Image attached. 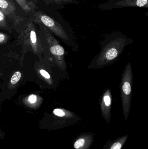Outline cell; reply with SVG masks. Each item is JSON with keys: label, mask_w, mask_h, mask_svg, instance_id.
<instances>
[{"label": "cell", "mask_w": 148, "mask_h": 149, "mask_svg": "<svg viewBox=\"0 0 148 149\" xmlns=\"http://www.w3.org/2000/svg\"><path fill=\"white\" fill-rule=\"evenodd\" d=\"M132 38L115 32L110 35L101 43L100 52L94 57L88 68L98 70L116 62L128 45L133 43Z\"/></svg>", "instance_id": "cell-1"}, {"label": "cell", "mask_w": 148, "mask_h": 149, "mask_svg": "<svg viewBox=\"0 0 148 149\" xmlns=\"http://www.w3.org/2000/svg\"><path fill=\"white\" fill-rule=\"evenodd\" d=\"M34 22L45 27L70 47H74L73 30L60 14L55 13L50 15L38 11L34 15Z\"/></svg>", "instance_id": "cell-2"}, {"label": "cell", "mask_w": 148, "mask_h": 149, "mask_svg": "<svg viewBox=\"0 0 148 149\" xmlns=\"http://www.w3.org/2000/svg\"><path fill=\"white\" fill-rule=\"evenodd\" d=\"M38 24L43 33V39L40 37L43 48V54H46L51 63L58 67L61 71H65L67 66L64 48L51 32L42 25Z\"/></svg>", "instance_id": "cell-3"}, {"label": "cell", "mask_w": 148, "mask_h": 149, "mask_svg": "<svg viewBox=\"0 0 148 149\" xmlns=\"http://www.w3.org/2000/svg\"><path fill=\"white\" fill-rule=\"evenodd\" d=\"M32 22H29L25 29L19 36L20 40L24 49L32 52L38 57L43 54V48L40 35Z\"/></svg>", "instance_id": "cell-4"}, {"label": "cell", "mask_w": 148, "mask_h": 149, "mask_svg": "<svg viewBox=\"0 0 148 149\" xmlns=\"http://www.w3.org/2000/svg\"><path fill=\"white\" fill-rule=\"evenodd\" d=\"M133 81V70L130 63H128L122 74L120 84V96L123 113L127 116L131 106L132 100V85Z\"/></svg>", "instance_id": "cell-5"}, {"label": "cell", "mask_w": 148, "mask_h": 149, "mask_svg": "<svg viewBox=\"0 0 148 149\" xmlns=\"http://www.w3.org/2000/svg\"><path fill=\"white\" fill-rule=\"evenodd\" d=\"M125 7L148 8V0H114L107 1L101 4L99 8L101 10H111L114 9Z\"/></svg>", "instance_id": "cell-6"}, {"label": "cell", "mask_w": 148, "mask_h": 149, "mask_svg": "<svg viewBox=\"0 0 148 149\" xmlns=\"http://www.w3.org/2000/svg\"><path fill=\"white\" fill-rule=\"evenodd\" d=\"M0 9L6 16L14 20L15 23H18L23 19L17 15L16 8L12 0H0Z\"/></svg>", "instance_id": "cell-7"}, {"label": "cell", "mask_w": 148, "mask_h": 149, "mask_svg": "<svg viewBox=\"0 0 148 149\" xmlns=\"http://www.w3.org/2000/svg\"><path fill=\"white\" fill-rule=\"evenodd\" d=\"M112 97L111 90L107 89L103 95L101 102V108L105 116H107L110 113L112 104Z\"/></svg>", "instance_id": "cell-8"}, {"label": "cell", "mask_w": 148, "mask_h": 149, "mask_svg": "<svg viewBox=\"0 0 148 149\" xmlns=\"http://www.w3.org/2000/svg\"><path fill=\"white\" fill-rule=\"evenodd\" d=\"M48 5H51L56 9H62L65 5L68 4H75L79 5L78 0H42Z\"/></svg>", "instance_id": "cell-9"}, {"label": "cell", "mask_w": 148, "mask_h": 149, "mask_svg": "<svg viewBox=\"0 0 148 149\" xmlns=\"http://www.w3.org/2000/svg\"><path fill=\"white\" fill-rule=\"evenodd\" d=\"M42 101V98L41 96L33 94L25 97L23 100V102L28 107L35 108L41 104Z\"/></svg>", "instance_id": "cell-10"}, {"label": "cell", "mask_w": 148, "mask_h": 149, "mask_svg": "<svg viewBox=\"0 0 148 149\" xmlns=\"http://www.w3.org/2000/svg\"><path fill=\"white\" fill-rule=\"evenodd\" d=\"M36 73L48 85L52 86L53 85V80L50 73L44 69L41 68L36 69Z\"/></svg>", "instance_id": "cell-11"}, {"label": "cell", "mask_w": 148, "mask_h": 149, "mask_svg": "<svg viewBox=\"0 0 148 149\" xmlns=\"http://www.w3.org/2000/svg\"><path fill=\"white\" fill-rule=\"evenodd\" d=\"M21 77L22 73L21 72L17 71L14 72L8 84L9 88L10 89L15 88L21 79Z\"/></svg>", "instance_id": "cell-12"}, {"label": "cell", "mask_w": 148, "mask_h": 149, "mask_svg": "<svg viewBox=\"0 0 148 149\" xmlns=\"http://www.w3.org/2000/svg\"><path fill=\"white\" fill-rule=\"evenodd\" d=\"M15 1L23 11L27 13H29L31 11L30 5L27 0H15Z\"/></svg>", "instance_id": "cell-13"}, {"label": "cell", "mask_w": 148, "mask_h": 149, "mask_svg": "<svg viewBox=\"0 0 148 149\" xmlns=\"http://www.w3.org/2000/svg\"><path fill=\"white\" fill-rule=\"evenodd\" d=\"M6 17L4 13L0 9V29L10 31V28L6 22Z\"/></svg>", "instance_id": "cell-14"}, {"label": "cell", "mask_w": 148, "mask_h": 149, "mask_svg": "<svg viewBox=\"0 0 148 149\" xmlns=\"http://www.w3.org/2000/svg\"><path fill=\"white\" fill-rule=\"evenodd\" d=\"M66 110L62 109L57 108L54 109L53 113L58 117H63L66 115Z\"/></svg>", "instance_id": "cell-15"}, {"label": "cell", "mask_w": 148, "mask_h": 149, "mask_svg": "<svg viewBox=\"0 0 148 149\" xmlns=\"http://www.w3.org/2000/svg\"><path fill=\"white\" fill-rule=\"evenodd\" d=\"M9 38V36L8 34L0 32V45L6 43L8 40Z\"/></svg>", "instance_id": "cell-16"}, {"label": "cell", "mask_w": 148, "mask_h": 149, "mask_svg": "<svg viewBox=\"0 0 148 149\" xmlns=\"http://www.w3.org/2000/svg\"><path fill=\"white\" fill-rule=\"evenodd\" d=\"M84 143H85V140L84 139H81L77 140L75 143L74 145L75 148L76 149L80 148L83 146Z\"/></svg>", "instance_id": "cell-17"}, {"label": "cell", "mask_w": 148, "mask_h": 149, "mask_svg": "<svg viewBox=\"0 0 148 149\" xmlns=\"http://www.w3.org/2000/svg\"><path fill=\"white\" fill-rule=\"evenodd\" d=\"M122 145L120 143H116L113 144L110 149H120L121 148Z\"/></svg>", "instance_id": "cell-18"}, {"label": "cell", "mask_w": 148, "mask_h": 149, "mask_svg": "<svg viewBox=\"0 0 148 149\" xmlns=\"http://www.w3.org/2000/svg\"><path fill=\"white\" fill-rule=\"evenodd\" d=\"M114 1V0H108V1Z\"/></svg>", "instance_id": "cell-19"}, {"label": "cell", "mask_w": 148, "mask_h": 149, "mask_svg": "<svg viewBox=\"0 0 148 149\" xmlns=\"http://www.w3.org/2000/svg\"><path fill=\"white\" fill-rule=\"evenodd\" d=\"M1 75V72H0V75Z\"/></svg>", "instance_id": "cell-20"}]
</instances>
